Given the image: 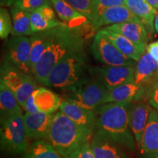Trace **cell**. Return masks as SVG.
<instances>
[{
	"label": "cell",
	"mask_w": 158,
	"mask_h": 158,
	"mask_svg": "<svg viewBox=\"0 0 158 158\" xmlns=\"http://www.w3.org/2000/svg\"><path fill=\"white\" fill-rule=\"evenodd\" d=\"M9 12L5 7L0 9V37L6 39L9 36L10 33L13 31V22Z\"/></svg>",
	"instance_id": "obj_30"
},
{
	"label": "cell",
	"mask_w": 158,
	"mask_h": 158,
	"mask_svg": "<svg viewBox=\"0 0 158 158\" xmlns=\"http://www.w3.org/2000/svg\"><path fill=\"white\" fill-rule=\"evenodd\" d=\"M86 68L84 51L73 53L56 64L48 74L44 85L68 91L86 78Z\"/></svg>",
	"instance_id": "obj_4"
},
{
	"label": "cell",
	"mask_w": 158,
	"mask_h": 158,
	"mask_svg": "<svg viewBox=\"0 0 158 158\" xmlns=\"http://www.w3.org/2000/svg\"><path fill=\"white\" fill-rule=\"evenodd\" d=\"M62 23L57 19L50 5H45L31 13V29L33 35L49 30Z\"/></svg>",
	"instance_id": "obj_18"
},
{
	"label": "cell",
	"mask_w": 158,
	"mask_h": 158,
	"mask_svg": "<svg viewBox=\"0 0 158 158\" xmlns=\"http://www.w3.org/2000/svg\"><path fill=\"white\" fill-rule=\"evenodd\" d=\"M106 28L120 33L132 41L142 54L147 47V29L141 22H125L108 26Z\"/></svg>",
	"instance_id": "obj_14"
},
{
	"label": "cell",
	"mask_w": 158,
	"mask_h": 158,
	"mask_svg": "<svg viewBox=\"0 0 158 158\" xmlns=\"http://www.w3.org/2000/svg\"><path fill=\"white\" fill-rule=\"evenodd\" d=\"M122 5H126L124 0H94L92 2L94 15L93 19L90 23L92 25V23L98 19V17L102 14V12L106 9Z\"/></svg>",
	"instance_id": "obj_29"
},
{
	"label": "cell",
	"mask_w": 158,
	"mask_h": 158,
	"mask_svg": "<svg viewBox=\"0 0 158 158\" xmlns=\"http://www.w3.org/2000/svg\"><path fill=\"white\" fill-rule=\"evenodd\" d=\"M13 21V37L32 35L31 29V13L13 6L10 9Z\"/></svg>",
	"instance_id": "obj_25"
},
{
	"label": "cell",
	"mask_w": 158,
	"mask_h": 158,
	"mask_svg": "<svg viewBox=\"0 0 158 158\" xmlns=\"http://www.w3.org/2000/svg\"><path fill=\"white\" fill-rule=\"evenodd\" d=\"M90 143L95 158H127L120 145L98 132L94 134Z\"/></svg>",
	"instance_id": "obj_19"
},
{
	"label": "cell",
	"mask_w": 158,
	"mask_h": 158,
	"mask_svg": "<svg viewBox=\"0 0 158 158\" xmlns=\"http://www.w3.org/2000/svg\"><path fill=\"white\" fill-rule=\"evenodd\" d=\"M21 106L14 94L5 84L0 82V110L1 119L22 114Z\"/></svg>",
	"instance_id": "obj_26"
},
{
	"label": "cell",
	"mask_w": 158,
	"mask_h": 158,
	"mask_svg": "<svg viewBox=\"0 0 158 158\" xmlns=\"http://www.w3.org/2000/svg\"><path fill=\"white\" fill-rule=\"evenodd\" d=\"M1 149L10 155H21L29 148L28 137L22 114L1 119Z\"/></svg>",
	"instance_id": "obj_5"
},
{
	"label": "cell",
	"mask_w": 158,
	"mask_h": 158,
	"mask_svg": "<svg viewBox=\"0 0 158 158\" xmlns=\"http://www.w3.org/2000/svg\"><path fill=\"white\" fill-rule=\"evenodd\" d=\"M48 45L40 60L35 65L32 75L44 84L47 77L56 64L73 53L84 51V38L79 27L63 23L46 31Z\"/></svg>",
	"instance_id": "obj_1"
},
{
	"label": "cell",
	"mask_w": 158,
	"mask_h": 158,
	"mask_svg": "<svg viewBox=\"0 0 158 158\" xmlns=\"http://www.w3.org/2000/svg\"><path fill=\"white\" fill-rule=\"evenodd\" d=\"M23 108L26 110V112H28V113L34 114L37 113V112H39L36 105L35 103V92L29 96V98L28 99H27L24 107Z\"/></svg>",
	"instance_id": "obj_35"
},
{
	"label": "cell",
	"mask_w": 158,
	"mask_h": 158,
	"mask_svg": "<svg viewBox=\"0 0 158 158\" xmlns=\"http://www.w3.org/2000/svg\"><path fill=\"white\" fill-rule=\"evenodd\" d=\"M152 111L147 102H138L131 106L130 109V125L138 147Z\"/></svg>",
	"instance_id": "obj_17"
},
{
	"label": "cell",
	"mask_w": 158,
	"mask_h": 158,
	"mask_svg": "<svg viewBox=\"0 0 158 158\" xmlns=\"http://www.w3.org/2000/svg\"><path fill=\"white\" fill-rule=\"evenodd\" d=\"M126 6L138 16L147 30L154 31V18L156 10L146 0H124Z\"/></svg>",
	"instance_id": "obj_23"
},
{
	"label": "cell",
	"mask_w": 158,
	"mask_h": 158,
	"mask_svg": "<svg viewBox=\"0 0 158 158\" xmlns=\"http://www.w3.org/2000/svg\"><path fill=\"white\" fill-rule=\"evenodd\" d=\"M153 158H158V155L156 156V157H153Z\"/></svg>",
	"instance_id": "obj_39"
},
{
	"label": "cell",
	"mask_w": 158,
	"mask_h": 158,
	"mask_svg": "<svg viewBox=\"0 0 158 158\" xmlns=\"http://www.w3.org/2000/svg\"><path fill=\"white\" fill-rule=\"evenodd\" d=\"M59 109V111L68 116L76 123L89 130L92 133L94 132L96 126L97 110L85 108L69 98L61 102Z\"/></svg>",
	"instance_id": "obj_11"
},
{
	"label": "cell",
	"mask_w": 158,
	"mask_h": 158,
	"mask_svg": "<svg viewBox=\"0 0 158 158\" xmlns=\"http://www.w3.org/2000/svg\"><path fill=\"white\" fill-rule=\"evenodd\" d=\"M57 15L62 21L74 27L86 22L88 20L82 13L75 9L66 0H50Z\"/></svg>",
	"instance_id": "obj_22"
},
{
	"label": "cell",
	"mask_w": 158,
	"mask_h": 158,
	"mask_svg": "<svg viewBox=\"0 0 158 158\" xmlns=\"http://www.w3.org/2000/svg\"><path fill=\"white\" fill-rule=\"evenodd\" d=\"M108 91L98 79L86 78L67 92L70 100L85 108L96 110L102 104Z\"/></svg>",
	"instance_id": "obj_7"
},
{
	"label": "cell",
	"mask_w": 158,
	"mask_h": 158,
	"mask_svg": "<svg viewBox=\"0 0 158 158\" xmlns=\"http://www.w3.org/2000/svg\"><path fill=\"white\" fill-rule=\"evenodd\" d=\"M90 73L100 81L108 90L122 84L135 82V68L133 66L96 67Z\"/></svg>",
	"instance_id": "obj_10"
},
{
	"label": "cell",
	"mask_w": 158,
	"mask_h": 158,
	"mask_svg": "<svg viewBox=\"0 0 158 158\" xmlns=\"http://www.w3.org/2000/svg\"><path fill=\"white\" fill-rule=\"evenodd\" d=\"M141 155L145 158L158 155V111L152 109L149 120L139 146Z\"/></svg>",
	"instance_id": "obj_13"
},
{
	"label": "cell",
	"mask_w": 158,
	"mask_h": 158,
	"mask_svg": "<svg viewBox=\"0 0 158 158\" xmlns=\"http://www.w3.org/2000/svg\"><path fill=\"white\" fill-rule=\"evenodd\" d=\"M66 1L75 9L82 13L91 23L94 15L91 0H66Z\"/></svg>",
	"instance_id": "obj_31"
},
{
	"label": "cell",
	"mask_w": 158,
	"mask_h": 158,
	"mask_svg": "<svg viewBox=\"0 0 158 158\" xmlns=\"http://www.w3.org/2000/svg\"><path fill=\"white\" fill-rule=\"evenodd\" d=\"M0 72V82L14 94L21 108L24 107L27 99L37 89L34 77L22 72L6 61L2 64Z\"/></svg>",
	"instance_id": "obj_6"
},
{
	"label": "cell",
	"mask_w": 158,
	"mask_h": 158,
	"mask_svg": "<svg viewBox=\"0 0 158 158\" xmlns=\"http://www.w3.org/2000/svg\"><path fill=\"white\" fill-rule=\"evenodd\" d=\"M92 131L79 125L61 111L53 116L47 139L63 158L89 141Z\"/></svg>",
	"instance_id": "obj_3"
},
{
	"label": "cell",
	"mask_w": 158,
	"mask_h": 158,
	"mask_svg": "<svg viewBox=\"0 0 158 158\" xmlns=\"http://www.w3.org/2000/svg\"><path fill=\"white\" fill-rule=\"evenodd\" d=\"M147 51L158 62V40L148 45Z\"/></svg>",
	"instance_id": "obj_36"
},
{
	"label": "cell",
	"mask_w": 158,
	"mask_h": 158,
	"mask_svg": "<svg viewBox=\"0 0 158 158\" xmlns=\"http://www.w3.org/2000/svg\"><path fill=\"white\" fill-rule=\"evenodd\" d=\"M157 74L158 62L147 51L142 55L136 64L135 83L149 88Z\"/></svg>",
	"instance_id": "obj_20"
},
{
	"label": "cell",
	"mask_w": 158,
	"mask_h": 158,
	"mask_svg": "<svg viewBox=\"0 0 158 158\" xmlns=\"http://www.w3.org/2000/svg\"><path fill=\"white\" fill-rule=\"evenodd\" d=\"M30 66L31 73L35 65L40 60L48 45V35L46 31L31 35Z\"/></svg>",
	"instance_id": "obj_28"
},
{
	"label": "cell",
	"mask_w": 158,
	"mask_h": 158,
	"mask_svg": "<svg viewBox=\"0 0 158 158\" xmlns=\"http://www.w3.org/2000/svg\"><path fill=\"white\" fill-rule=\"evenodd\" d=\"M146 88L135 82L122 84L108 90L102 100V104L108 102H132L143 96Z\"/></svg>",
	"instance_id": "obj_16"
},
{
	"label": "cell",
	"mask_w": 158,
	"mask_h": 158,
	"mask_svg": "<svg viewBox=\"0 0 158 158\" xmlns=\"http://www.w3.org/2000/svg\"><path fill=\"white\" fill-rule=\"evenodd\" d=\"M92 54L98 62L108 66H133L135 61L124 55L113 43L99 30L92 45Z\"/></svg>",
	"instance_id": "obj_8"
},
{
	"label": "cell",
	"mask_w": 158,
	"mask_h": 158,
	"mask_svg": "<svg viewBox=\"0 0 158 158\" xmlns=\"http://www.w3.org/2000/svg\"><path fill=\"white\" fill-rule=\"evenodd\" d=\"M155 10L158 9V0H146Z\"/></svg>",
	"instance_id": "obj_37"
},
{
	"label": "cell",
	"mask_w": 158,
	"mask_h": 158,
	"mask_svg": "<svg viewBox=\"0 0 158 158\" xmlns=\"http://www.w3.org/2000/svg\"><path fill=\"white\" fill-rule=\"evenodd\" d=\"M54 114L37 112L23 114L27 137L30 139L44 140L48 138L49 129Z\"/></svg>",
	"instance_id": "obj_12"
},
{
	"label": "cell",
	"mask_w": 158,
	"mask_h": 158,
	"mask_svg": "<svg viewBox=\"0 0 158 158\" xmlns=\"http://www.w3.org/2000/svg\"><path fill=\"white\" fill-rule=\"evenodd\" d=\"M131 102H108L97 109L96 131L133 151L135 138L130 125Z\"/></svg>",
	"instance_id": "obj_2"
},
{
	"label": "cell",
	"mask_w": 158,
	"mask_h": 158,
	"mask_svg": "<svg viewBox=\"0 0 158 158\" xmlns=\"http://www.w3.org/2000/svg\"><path fill=\"white\" fill-rule=\"evenodd\" d=\"M50 142L36 140L29 147L23 158H62Z\"/></svg>",
	"instance_id": "obj_27"
},
{
	"label": "cell",
	"mask_w": 158,
	"mask_h": 158,
	"mask_svg": "<svg viewBox=\"0 0 158 158\" xmlns=\"http://www.w3.org/2000/svg\"><path fill=\"white\" fill-rule=\"evenodd\" d=\"M61 102L60 98L48 89L40 87L35 91V103L40 112L54 114Z\"/></svg>",
	"instance_id": "obj_24"
},
{
	"label": "cell",
	"mask_w": 158,
	"mask_h": 158,
	"mask_svg": "<svg viewBox=\"0 0 158 158\" xmlns=\"http://www.w3.org/2000/svg\"><path fill=\"white\" fill-rule=\"evenodd\" d=\"M101 31L113 43L116 48L126 56L133 59L135 62L141 59L143 54L138 50L137 46L127 37L106 27L101 29Z\"/></svg>",
	"instance_id": "obj_21"
},
{
	"label": "cell",
	"mask_w": 158,
	"mask_h": 158,
	"mask_svg": "<svg viewBox=\"0 0 158 158\" xmlns=\"http://www.w3.org/2000/svg\"><path fill=\"white\" fill-rule=\"evenodd\" d=\"M125 22H141L138 16L126 5L116 6L106 9L92 26L98 29L103 26L117 24ZM142 23V22H141Z\"/></svg>",
	"instance_id": "obj_15"
},
{
	"label": "cell",
	"mask_w": 158,
	"mask_h": 158,
	"mask_svg": "<svg viewBox=\"0 0 158 158\" xmlns=\"http://www.w3.org/2000/svg\"><path fill=\"white\" fill-rule=\"evenodd\" d=\"M65 158H95L91 143L87 141L83 143Z\"/></svg>",
	"instance_id": "obj_33"
},
{
	"label": "cell",
	"mask_w": 158,
	"mask_h": 158,
	"mask_svg": "<svg viewBox=\"0 0 158 158\" xmlns=\"http://www.w3.org/2000/svg\"><path fill=\"white\" fill-rule=\"evenodd\" d=\"M154 25H155V29L158 34V10L156 12V13H155V23H154Z\"/></svg>",
	"instance_id": "obj_38"
},
{
	"label": "cell",
	"mask_w": 158,
	"mask_h": 158,
	"mask_svg": "<svg viewBox=\"0 0 158 158\" xmlns=\"http://www.w3.org/2000/svg\"><path fill=\"white\" fill-rule=\"evenodd\" d=\"M50 0H16L13 6L32 13L45 5H50Z\"/></svg>",
	"instance_id": "obj_32"
},
{
	"label": "cell",
	"mask_w": 158,
	"mask_h": 158,
	"mask_svg": "<svg viewBox=\"0 0 158 158\" xmlns=\"http://www.w3.org/2000/svg\"><path fill=\"white\" fill-rule=\"evenodd\" d=\"M148 94L150 105L158 111V74L149 86Z\"/></svg>",
	"instance_id": "obj_34"
},
{
	"label": "cell",
	"mask_w": 158,
	"mask_h": 158,
	"mask_svg": "<svg viewBox=\"0 0 158 158\" xmlns=\"http://www.w3.org/2000/svg\"><path fill=\"white\" fill-rule=\"evenodd\" d=\"M30 37H13L7 41L5 61L25 73L32 75L30 66Z\"/></svg>",
	"instance_id": "obj_9"
}]
</instances>
